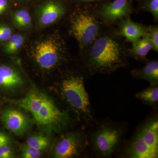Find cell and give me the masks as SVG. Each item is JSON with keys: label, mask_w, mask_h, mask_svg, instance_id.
Here are the masks:
<instances>
[{"label": "cell", "mask_w": 158, "mask_h": 158, "mask_svg": "<svg viewBox=\"0 0 158 158\" xmlns=\"http://www.w3.org/2000/svg\"><path fill=\"white\" fill-rule=\"evenodd\" d=\"M8 6V0H0V15L6 11Z\"/></svg>", "instance_id": "obj_27"}, {"label": "cell", "mask_w": 158, "mask_h": 158, "mask_svg": "<svg viewBox=\"0 0 158 158\" xmlns=\"http://www.w3.org/2000/svg\"><path fill=\"white\" fill-rule=\"evenodd\" d=\"M2 119L6 129L17 135H23L30 127L28 118L22 112L14 109L4 110Z\"/></svg>", "instance_id": "obj_10"}, {"label": "cell", "mask_w": 158, "mask_h": 158, "mask_svg": "<svg viewBox=\"0 0 158 158\" xmlns=\"http://www.w3.org/2000/svg\"><path fill=\"white\" fill-rule=\"evenodd\" d=\"M60 89L62 98L73 110L85 120H92L90 99L83 77L75 74L66 76L61 81Z\"/></svg>", "instance_id": "obj_5"}, {"label": "cell", "mask_w": 158, "mask_h": 158, "mask_svg": "<svg viewBox=\"0 0 158 158\" xmlns=\"http://www.w3.org/2000/svg\"><path fill=\"white\" fill-rule=\"evenodd\" d=\"M114 30L118 36L124 39L125 42L132 43L147 34V26L127 18L119 22Z\"/></svg>", "instance_id": "obj_11"}, {"label": "cell", "mask_w": 158, "mask_h": 158, "mask_svg": "<svg viewBox=\"0 0 158 158\" xmlns=\"http://www.w3.org/2000/svg\"><path fill=\"white\" fill-rule=\"evenodd\" d=\"M20 107L29 111L40 130L47 133L57 132L67 123L68 117L46 94L33 89L18 102Z\"/></svg>", "instance_id": "obj_2"}, {"label": "cell", "mask_w": 158, "mask_h": 158, "mask_svg": "<svg viewBox=\"0 0 158 158\" xmlns=\"http://www.w3.org/2000/svg\"><path fill=\"white\" fill-rule=\"evenodd\" d=\"M11 142V139L9 136L6 133L0 131V147L9 144Z\"/></svg>", "instance_id": "obj_25"}, {"label": "cell", "mask_w": 158, "mask_h": 158, "mask_svg": "<svg viewBox=\"0 0 158 158\" xmlns=\"http://www.w3.org/2000/svg\"><path fill=\"white\" fill-rule=\"evenodd\" d=\"M66 12L65 4L60 1H51L41 6L40 11V22L49 25L62 19Z\"/></svg>", "instance_id": "obj_12"}, {"label": "cell", "mask_w": 158, "mask_h": 158, "mask_svg": "<svg viewBox=\"0 0 158 158\" xmlns=\"http://www.w3.org/2000/svg\"><path fill=\"white\" fill-rule=\"evenodd\" d=\"M149 38L152 50L158 52V25L157 24L147 26V32L146 34Z\"/></svg>", "instance_id": "obj_21"}, {"label": "cell", "mask_w": 158, "mask_h": 158, "mask_svg": "<svg viewBox=\"0 0 158 158\" xmlns=\"http://www.w3.org/2000/svg\"><path fill=\"white\" fill-rule=\"evenodd\" d=\"M123 133L121 127L117 125H103L91 136L94 149L101 156H110L121 142Z\"/></svg>", "instance_id": "obj_7"}, {"label": "cell", "mask_w": 158, "mask_h": 158, "mask_svg": "<svg viewBox=\"0 0 158 158\" xmlns=\"http://www.w3.org/2000/svg\"><path fill=\"white\" fill-rule=\"evenodd\" d=\"M86 141L84 136L71 133L63 136L57 143L54 157L69 158L76 156L83 150Z\"/></svg>", "instance_id": "obj_9"}, {"label": "cell", "mask_w": 158, "mask_h": 158, "mask_svg": "<svg viewBox=\"0 0 158 158\" xmlns=\"http://www.w3.org/2000/svg\"><path fill=\"white\" fill-rule=\"evenodd\" d=\"M41 151L26 144L22 149L21 156L24 158H38L41 156Z\"/></svg>", "instance_id": "obj_22"}, {"label": "cell", "mask_w": 158, "mask_h": 158, "mask_svg": "<svg viewBox=\"0 0 158 158\" xmlns=\"http://www.w3.org/2000/svg\"><path fill=\"white\" fill-rule=\"evenodd\" d=\"M23 83L22 77L14 69L8 65L0 66V90H14L21 86Z\"/></svg>", "instance_id": "obj_13"}, {"label": "cell", "mask_w": 158, "mask_h": 158, "mask_svg": "<svg viewBox=\"0 0 158 158\" xmlns=\"http://www.w3.org/2000/svg\"><path fill=\"white\" fill-rule=\"evenodd\" d=\"M24 41V38L19 34L12 35L8 40L5 47L6 53L12 54L16 52L21 48Z\"/></svg>", "instance_id": "obj_19"}, {"label": "cell", "mask_w": 158, "mask_h": 158, "mask_svg": "<svg viewBox=\"0 0 158 158\" xmlns=\"http://www.w3.org/2000/svg\"><path fill=\"white\" fill-rule=\"evenodd\" d=\"M14 157V153L9 144L0 147V158H12Z\"/></svg>", "instance_id": "obj_23"}, {"label": "cell", "mask_w": 158, "mask_h": 158, "mask_svg": "<svg viewBox=\"0 0 158 158\" xmlns=\"http://www.w3.org/2000/svg\"><path fill=\"white\" fill-rule=\"evenodd\" d=\"M129 158L158 157V121L151 118L141 126L125 152Z\"/></svg>", "instance_id": "obj_4"}, {"label": "cell", "mask_w": 158, "mask_h": 158, "mask_svg": "<svg viewBox=\"0 0 158 158\" xmlns=\"http://www.w3.org/2000/svg\"><path fill=\"white\" fill-rule=\"evenodd\" d=\"M136 97L146 105L152 106L157 104L158 85H150L149 88L137 93Z\"/></svg>", "instance_id": "obj_16"}, {"label": "cell", "mask_w": 158, "mask_h": 158, "mask_svg": "<svg viewBox=\"0 0 158 158\" xmlns=\"http://www.w3.org/2000/svg\"><path fill=\"white\" fill-rule=\"evenodd\" d=\"M138 11L149 12L152 15L155 22H158V0H140Z\"/></svg>", "instance_id": "obj_17"}, {"label": "cell", "mask_w": 158, "mask_h": 158, "mask_svg": "<svg viewBox=\"0 0 158 158\" xmlns=\"http://www.w3.org/2000/svg\"><path fill=\"white\" fill-rule=\"evenodd\" d=\"M32 54L37 64L44 69L55 68L68 58L65 41L58 34L39 41L34 47Z\"/></svg>", "instance_id": "obj_6"}, {"label": "cell", "mask_w": 158, "mask_h": 158, "mask_svg": "<svg viewBox=\"0 0 158 158\" xmlns=\"http://www.w3.org/2000/svg\"><path fill=\"white\" fill-rule=\"evenodd\" d=\"M81 5L84 4H98L109 0H76Z\"/></svg>", "instance_id": "obj_26"}, {"label": "cell", "mask_w": 158, "mask_h": 158, "mask_svg": "<svg viewBox=\"0 0 158 158\" xmlns=\"http://www.w3.org/2000/svg\"><path fill=\"white\" fill-rule=\"evenodd\" d=\"M97 12L104 24L110 28L115 27L119 22L131 18L135 12L132 2L113 0L97 4Z\"/></svg>", "instance_id": "obj_8"}, {"label": "cell", "mask_w": 158, "mask_h": 158, "mask_svg": "<svg viewBox=\"0 0 158 158\" xmlns=\"http://www.w3.org/2000/svg\"><path fill=\"white\" fill-rule=\"evenodd\" d=\"M124 39L113 28L108 29L81 52L89 76L96 74L110 75L119 69L127 68V48Z\"/></svg>", "instance_id": "obj_1"}, {"label": "cell", "mask_w": 158, "mask_h": 158, "mask_svg": "<svg viewBox=\"0 0 158 158\" xmlns=\"http://www.w3.org/2000/svg\"><path fill=\"white\" fill-rule=\"evenodd\" d=\"M129 1H131V2H133V1H138V2H139L140 0H129Z\"/></svg>", "instance_id": "obj_28"}, {"label": "cell", "mask_w": 158, "mask_h": 158, "mask_svg": "<svg viewBox=\"0 0 158 158\" xmlns=\"http://www.w3.org/2000/svg\"><path fill=\"white\" fill-rule=\"evenodd\" d=\"M143 68L135 69L131 71L133 78L147 81L150 85H158V61L157 60H148Z\"/></svg>", "instance_id": "obj_14"}, {"label": "cell", "mask_w": 158, "mask_h": 158, "mask_svg": "<svg viewBox=\"0 0 158 158\" xmlns=\"http://www.w3.org/2000/svg\"><path fill=\"white\" fill-rule=\"evenodd\" d=\"M12 35V30L9 27L0 26V41H7Z\"/></svg>", "instance_id": "obj_24"}, {"label": "cell", "mask_w": 158, "mask_h": 158, "mask_svg": "<svg viewBox=\"0 0 158 158\" xmlns=\"http://www.w3.org/2000/svg\"><path fill=\"white\" fill-rule=\"evenodd\" d=\"M27 144L40 151L45 150L49 145V140L47 136L36 135L28 138Z\"/></svg>", "instance_id": "obj_18"}, {"label": "cell", "mask_w": 158, "mask_h": 158, "mask_svg": "<svg viewBox=\"0 0 158 158\" xmlns=\"http://www.w3.org/2000/svg\"><path fill=\"white\" fill-rule=\"evenodd\" d=\"M96 8L97 4L80 5L69 16V34L76 40L81 52L110 29L98 17Z\"/></svg>", "instance_id": "obj_3"}, {"label": "cell", "mask_w": 158, "mask_h": 158, "mask_svg": "<svg viewBox=\"0 0 158 158\" xmlns=\"http://www.w3.org/2000/svg\"><path fill=\"white\" fill-rule=\"evenodd\" d=\"M131 44V48L127 49L128 57L144 63L147 62L148 60L147 58L148 54L152 50V46L147 35Z\"/></svg>", "instance_id": "obj_15"}, {"label": "cell", "mask_w": 158, "mask_h": 158, "mask_svg": "<svg viewBox=\"0 0 158 158\" xmlns=\"http://www.w3.org/2000/svg\"><path fill=\"white\" fill-rule=\"evenodd\" d=\"M15 22L22 27H27L31 25V18L28 11L25 9H21L15 12L13 15Z\"/></svg>", "instance_id": "obj_20"}]
</instances>
